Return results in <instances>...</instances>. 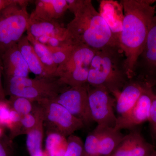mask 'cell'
Returning a JSON list of instances; mask_svg holds the SVG:
<instances>
[{"label":"cell","mask_w":156,"mask_h":156,"mask_svg":"<svg viewBox=\"0 0 156 156\" xmlns=\"http://www.w3.org/2000/svg\"><path fill=\"white\" fill-rule=\"evenodd\" d=\"M8 101L11 108L21 116L32 113L36 104L25 98L17 96H10Z\"/></svg>","instance_id":"obj_23"},{"label":"cell","mask_w":156,"mask_h":156,"mask_svg":"<svg viewBox=\"0 0 156 156\" xmlns=\"http://www.w3.org/2000/svg\"><path fill=\"white\" fill-rule=\"evenodd\" d=\"M67 145L66 137L57 133H47L45 152L48 156H63Z\"/></svg>","instance_id":"obj_22"},{"label":"cell","mask_w":156,"mask_h":156,"mask_svg":"<svg viewBox=\"0 0 156 156\" xmlns=\"http://www.w3.org/2000/svg\"><path fill=\"white\" fill-rule=\"evenodd\" d=\"M42 111L47 133H55L66 137L86 127L64 107L51 99L37 102Z\"/></svg>","instance_id":"obj_7"},{"label":"cell","mask_w":156,"mask_h":156,"mask_svg":"<svg viewBox=\"0 0 156 156\" xmlns=\"http://www.w3.org/2000/svg\"><path fill=\"white\" fill-rule=\"evenodd\" d=\"M150 156H156V151L155 150L151 154V155Z\"/></svg>","instance_id":"obj_33"},{"label":"cell","mask_w":156,"mask_h":156,"mask_svg":"<svg viewBox=\"0 0 156 156\" xmlns=\"http://www.w3.org/2000/svg\"><path fill=\"white\" fill-rule=\"evenodd\" d=\"M154 150V145L144 139L139 130L134 128L124 136L109 156H150Z\"/></svg>","instance_id":"obj_13"},{"label":"cell","mask_w":156,"mask_h":156,"mask_svg":"<svg viewBox=\"0 0 156 156\" xmlns=\"http://www.w3.org/2000/svg\"><path fill=\"white\" fill-rule=\"evenodd\" d=\"M150 123L151 134L154 140H156V96L154 98L151 108L150 115L148 121Z\"/></svg>","instance_id":"obj_29"},{"label":"cell","mask_w":156,"mask_h":156,"mask_svg":"<svg viewBox=\"0 0 156 156\" xmlns=\"http://www.w3.org/2000/svg\"><path fill=\"white\" fill-rule=\"evenodd\" d=\"M1 59L4 77H28L30 71L17 44L5 51Z\"/></svg>","instance_id":"obj_16"},{"label":"cell","mask_w":156,"mask_h":156,"mask_svg":"<svg viewBox=\"0 0 156 156\" xmlns=\"http://www.w3.org/2000/svg\"><path fill=\"white\" fill-rule=\"evenodd\" d=\"M27 32L46 46L55 39L72 41L66 27L58 21H48L30 16Z\"/></svg>","instance_id":"obj_12"},{"label":"cell","mask_w":156,"mask_h":156,"mask_svg":"<svg viewBox=\"0 0 156 156\" xmlns=\"http://www.w3.org/2000/svg\"><path fill=\"white\" fill-rule=\"evenodd\" d=\"M99 140L100 156L110 155L125 135L114 128L97 126L95 128Z\"/></svg>","instance_id":"obj_18"},{"label":"cell","mask_w":156,"mask_h":156,"mask_svg":"<svg viewBox=\"0 0 156 156\" xmlns=\"http://www.w3.org/2000/svg\"><path fill=\"white\" fill-rule=\"evenodd\" d=\"M2 127V126H0V137H2L5 134L4 133Z\"/></svg>","instance_id":"obj_32"},{"label":"cell","mask_w":156,"mask_h":156,"mask_svg":"<svg viewBox=\"0 0 156 156\" xmlns=\"http://www.w3.org/2000/svg\"><path fill=\"white\" fill-rule=\"evenodd\" d=\"M98 12L108 26L114 39L119 46L125 17L122 4L114 0H101L99 2Z\"/></svg>","instance_id":"obj_14"},{"label":"cell","mask_w":156,"mask_h":156,"mask_svg":"<svg viewBox=\"0 0 156 156\" xmlns=\"http://www.w3.org/2000/svg\"><path fill=\"white\" fill-rule=\"evenodd\" d=\"M67 139V149L63 156H83L84 143L80 137L72 134Z\"/></svg>","instance_id":"obj_26"},{"label":"cell","mask_w":156,"mask_h":156,"mask_svg":"<svg viewBox=\"0 0 156 156\" xmlns=\"http://www.w3.org/2000/svg\"><path fill=\"white\" fill-rule=\"evenodd\" d=\"M123 53L118 46H108L96 50L89 69L87 84L104 88L116 98L130 80Z\"/></svg>","instance_id":"obj_3"},{"label":"cell","mask_w":156,"mask_h":156,"mask_svg":"<svg viewBox=\"0 0 156 156\" xmlns=\"http://www.w3.org/2000/svg\"><path fill=\"white\" fill-rule=\"evenodd\" d=\"M14 0H0V13L5 8L14 2Z\"/></svg>","instance_id":"obj_31"},{"label":"cell","mask_w":156,"mask_h":156,"mask_svg":"<svg viewBox=\"0 0 156 156\" xmlns=\"http://www.w3.org/2000/svg\"><path fill=\"white\" fill-rule=\"evenodd\" d=\"M77 45L72 43L57 48H48L50 50L53 61L58 66L68 59Z\"/></svg>","instance_id":"obj_24"},{"label":"cell","mask_w":156,"mask_h":156,"mask_svg":"<svg viewBox=\"0 0 156 156\" xmlns=\"http://www.w3.org/2000/svg\"><path fill=\"white\" fill-rule=\"evenodd\" d=\"M90 113L98 126L115 128L117 117L114 112L116 99L104 88L87 84Z\"/></svg>","instance_id":"obj_8"},{"label":"cell","mask_w":156,"mask_h":156,"mask_svg":"<svg viewBox=\"0 0 156 156\" xmlns=\"http://www.w3.org/2000/svg\"><path fill=\"white\" fill-rule=\"evenodd\" d=\"M96 50L84 45H78L68 59L58 66L55 77L70 87L87 84L92 58Z\"/></svg>","instance_id":"obj_6"},{"label":"cell","mask_w":156,"mask_h":156,"mask_svg":"<svg viewBox=\"0 0 156 156\" xmlns=\"http://www.w3.org/2000/svg\"><path fill=\"white\" fill-rule=\"evenodd\" d=\"M153 88L147 86L135 105L127 114L117 117L116 130H132L139 125L148 122L152 104L155 96Z\"/></svg>","instance_id":"obj_11"},{"label":"cell","mask_w":156,"mask_h":156,"mask_svg":"<svg viewBox=\"0 0 156 156\" xmlns=\"http://www.w3.org/2000/svg\"><path fill=\"white\" fill-rule=\"evenodd\" d=\"M4 79L6 95L24 97L36 102L53 99L70 87L61 83L58 78L10 77Z\"/></svg>","instance_id":"obj_4"},{"label":"cell","mask_w":156,"mask_h":156,"mask_svg":"<svg viewBox=\"0 0 156 156\" xmlns=\"http://www.w3.org/2000/svg\"><path fill=\"white\" fill-rule=\"evenodd\" d=\"M30 1L14 0L0 13V55L17 44L28 28Z\"/></svg>","instance_id":"obj_5"},{"label":"cell","mask_w":156,"mask_h":156,"mask_svg":"<svg viewBox=\"0 0 156 156\" xmlns=\"http://www.w3.org/2000/svg\"><path fill=\"white\" fill-rule=\"evenodd\" d=\"M44 156H48V154H46V153L45 152H44Z\"/></svg>","instance_id":"obj_34"},{"label":"cell","mask_w":156,"mask_h":156,"mask_svg":"<svg viewBox=\"0 0 156 156\" xmlns=\"http://www.w3.org/2000/svg\"><path fill=\"white\" fill-rule=\"evenodd\" d=\"M135 77L152 88L156 86V12L136 62Z\"/></svg>","instance_id":"obj_9"},{"label":"cell","mask_w":156,"mask_h":156,"mask_svg":"<svg viewBox=\"0 0 156 156\" xmlns=\"http://www.w3.org/2000/svg\"><path fill=\"white\" fill-rule=\"evenodd\" d=\"M44 128V120H42L26 134L27 147L30 156H44L42 150Z\"/></svg>","instance_id":"obj_21"},{"label":"cell","mask_w":156,"mask_h":156,"mask_svg":"<svg viewBox=\"0 0 156 156\" xmlns=\"http://www.w3.org/2000/svg\"><path fill=\"white\" fill-rule=\"evenodd\" d=\"M14 155L13 140L5 134L0 137V156H14Z\"/></svg>","instance_id":"obj_27"},{"label":"cell","mask_w":156,"mask_h":156,"mask_svg":"<svg viewBox=\"0 0 156 156\" xmlns=\"http://www.w3.org/2000/svg\"><path fill=\"white\" fill-rule=\"evenodd\" d=\"M64 107L86 127L94 122L90 113L87 84L84 86L69 87L51 99Z\"/></svg>","instance_id":"obj_10"},{"label":"cell","mask_w":156,"mask_h":156,"mask_svg":"<svg viewBox=\"0 0 156 156\" xmlns=\"http://www.w3.org/2000/svg\"><path fill=\"white\" fill-rule=\"evenodd\" d=\"M83 156H100L98 134L95 128L86 137Z\"/></svg>","instance_id":"obj_25"},{"label":"cell","mask_w":156,"mask_h":156,"mask_svg":"<svg viewBox=\"0 0 156 156\" xmlns=\"http://www.w3.org/2000/svg\"></svg>","instance_id":"obj_35"},{"label":"cell","mask_w":156,"mask_h":156,"mask_svg":"<svg viewBox=\"0 0 156 156\" xmlns=\"http://www.w3.org/2000/svg\"></svg>","instance_id":"obj_36"},{"label":"cell","mask_w":156,"mask_h":156,"mask_svg":"<svg viewBox=\"0 0 156 156\" xmlns=\"http://www.w3.org/2000/svg\"><path fill=\"white\" fill-rule=\"evenodd\" d=\"M27 36L45 70L50 76L55 77V73L58 66L53 61L48 47L39 42L30 34H27Z\"/></svg>","instance_id":"obj_20"},{"label":"cell","mask_w":156,"mask_h":156,"mask_svg":"<svg viewBox=\"0 0 156 156\" xmlns=\"http://www.w3.org/2000/svg\"><path fill=\"white\" fill-rule=\"evenodd\" d=\"M3 76V67L2 64L1 56L0 55V100H7L6 98V94L4 89V86L2 81V77Z\"/></svg>","instance_id":"obj_30"},{"label":"cell","mask_w":156,"mask_h":156,"mask_svg":"<svg viewBox=\"0 0 156 156\" xmlns=\"http://www.w3.org/2000/svg\"><path fill=\"white\" fill-rule=\"evenodd\" d=\"M66 1L68 10L74 17L66 27L75 44L86 45L95 50L108 46L119 47L91 0Z\"/></svg>","instance_id":"obj_2"},{"label":"cell","mask_w":156,"mask_h":156,"mask_svg":"<svg viewBox=\"0 0 156 156\" xmlns=\"http://www.w3.org/2000/svg\"><path fill=\"white\" fill-rule=\"evenodd\" d=\"M35 8L32 17L48 20L58 21L68 10L66 0H36Z\"/></svg>","instance_id":"obj_17"},{"label":"cell","mask_w":156,"mask_h":156,"mask_svg":"<svg viewBox=\"0 0 156 156\" xmlns=\"http://www.w3.org/2000/svg\"><path fill=\"white\" fill-rule=\"evenodd\" d=\"M17 45L30 72L32 73L36 77L53 78L50 76L45 70L27 36H23L17 43Z\"/></svg>","instance_id":"obj_19"},{"label":"cell","mask_w":156,"mask_h":156,"mask_svg":"<svg viewBox=\"0 0 156 156\" xmlns=\"http://www.w3.org/2000/svg\"><path fill=\"white\" fill-rule=\"evenodd\" d=\"M153 0H122L124 17L119 46L125 55V67L129 79L135 77V68L142 52L156 12Z\"/></svg>","instance_id":"obj_1"},{"label":"cell","mask_w":156,"mask_h":156,"mask_svg":"<svg viewBox=\"0 0 156 156\" xmlns=\"http://www.w3.org/2000/svg\"><path fill=\"white\" fill-rule=\"evenodd\" d=\"M147 86L135 77L129 80L115 98L119 117L125 115L131 110Z\"/></svg>","instance_id":"obj_15"},{"label":"cell","mask_w":156,"mask_h":156,"mask_svg":"<svg viewBox=\"0 0 156 156\" xmlns=\"http://www.w3.org/2000/svg\"><path fill=\"white\" fill-rule=\"evenodd\" d=\"M11 108L8 100H0V126L7 128Z\"/></svg>","instance_id":"obj_28"}]
</instances>
